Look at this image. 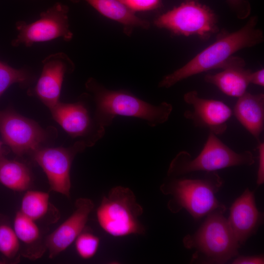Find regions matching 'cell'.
<instances>
[{
	"mask_svg": "<svg viewBox=\"0 0 264 264\" xmlns=\"http://www.w3.org/2000/svg\"><path fill=\"white\" fill-rule=\"evenodd\" d=\"M257 16L249 18L240 29L228 32L221 30L215 41L197 54L180 68L165 76L159 88H169L177 83L203 72L222 69L225 63L237 52L254 46L264 41L263 31L257 27Z\"/></svg>",
	"mask_w": 264,
	"mask_h": 264,
	"instance_id": "obj_1",
	"label": "cell"
},
{
	"mask_svg": "<svg viewBox=\"0 0 264 264\" xmlns=\"http://www.w3.org/2000/svg\"><path fill=\"white\" fill-rule=\"evenodd\" d=\"M86 87L93 95L96 106L95 121L101 127L110 125L115 116L121 115L143 119L154 127L166 122L173 110L171 104L163 102L154 105L128 91L108 89L92 78Z\"/></svg>",
	"mask_w": 264,
	"mask_h": 264,
	"instance_id": "obj_2",
	"label": "cell"
},
{
	"mask_svg": "<svg viewBox=\"0 0 264 264\" xmlns=\"http://www.w3.org/2000/svg\"><path fill=\"white\" fill-rule=\"evenodd\" d=\"M222 184L219 175L210 172L200 179L172 177L161 185L160 190L165 195L171 196L167 204L171 212L184 209L198 220L214 212H225V206L216 197Z\"/></svg>",
	"mask_w": 264,
	"mask_h": 264,
	"instance_id": "obj_3",
	"label": "cell"
},
{
	"mask_svg": "<svg viewBox=\"0 0 264 264\" xmlns=\"http://www.w3.org/2000/svg\"><path fill=\"white\" fill-rule=\"evenodd\" d=\"M255 162L249 151L237 153L210 132L200 153L195 158L186 151L179 152L172 160L167 172L175 177L197 171L215 172L236 166H251Z\"/></svg>",
	"mask_w": 264,
	"mask_h": 264,
	"instance_id": "obj_4",
	"label": "cell"
},
{
	"mask_svg": "<svg viewBox=\"0 0 264 264\" xmlns=\"http://www.w3.org/2000/svg\"><path fill=\"white\" fill-rule=\"evenodd\" d=\"M223 212H214L207 218L198 229L183 239L187 249H196L195 257L200 254L210 263L224 264L238 255L237 242Z\"/></svg>",
	"mask_w": 264,
	"mask_h": 264,
	"instance_id": "obj_5",
	"label": "cell"
},
{
	"mask_svg": "<svg viewBox=\"0 0 264 264\" xmlns=\"http://www.w3.org/2000/svg\"><path fill=\"white\" fill-rule=\"evenodd\" d=\"M143 212L132 191L118 186L103 197L97 210V218L103 229L113 236L143 235L145 229L139 220Z\"/></svg>",
	"mask_w": 264,
	"mask_h": 264,
	"instance_id": "obj_6",
	"label": "cell"
},
{
	"mask_svg": "<svg viewBox=\"0 0 264 264\" xmlns=\"http://www.w3.org/2000/svg\"><path fill=\"white\" fill-rule=\"evenodd\" d=\"M217 15L198 1H184L178 6L158 16L154 25L175 35L196 36L206 40L219 32Z\"/></svg>",
	"mask_w": 264,
	"mask_h": 264,
	"instance_id": "obj_7",
	"label": "cell"
},
{
	"mask_svg": "<svg viewBox=\"0 0 264 264\" xmlns=\"http://www.w3.org/2000/svg\"><path fill=\"white\" fill-rule=\"evenodd\" d=\"M68 11L67 5L58 2L42 12L40 18L33 22H17L16 28L19 34L12 41V45L14 46L23 45L29 47L35 43L47 42L57 38H62L66 42L70 41L73 38V33L69 28Z\"/></svg>",
	"mask_w": 264,
	"mask_h": 264,
	"instance_id": "obj_8",
	"label": "cell"
},
{
	"mask_svg": "<svg viewBox=\"0 0 264 264\" xmlns=\"http://www.w3.org/2000/svg\"><path fill=\"white\" fill-rule=\"evenodd\" d=\"M91 145L89 142L80 141L69 148H39L33 152L34 160L46 176L51 191L69 197L70 170L73 158L86 146Z\"/></svg>",
	"mask_w": 264,
	"mask_h": 264,
	"instance_id": "obj_9",
	"label": "cell"
},
{
	"mask_svg": "<svg viewBox=\"0 0 264 264\" xmlns=\"http://www.w3.org/2000/svg\"><path fill=\"white\" fill-rule=\"evenodd\" d=\"M0 133L4 143L19 155L34 152L47 137L36 122L10 110L0 111Z\"/></svg>",
	"mask_w": 264,
	"mask_h": 264,
	"instance_id": "obj_10",
	"label": "cell"
},
{
	"mask_svg": "<svg viewBox=\"0 0 264 264\" xmlns=\"http://www.w3.org/2000/svg\"><path fill=\"white\" fill-rule=\"evenodd\" d=\"M183 99L193 109L186 110L184 116L195 126L207 128L217 135L226 132L227 122L233 114L227 105L220 100L201 98L196 90L185 93Z\"/></svg>",
	"mask_w": 264,
	"mask_h": 264,
	"instance_id": "obj_11",
	"label": "cell"
},
{
	"mask_svg": "<svg viewBox=\"0 0 264 264\" xmlns=\"http://www.w3.org/2000/svg\"><path fill=\"white\" fill-rule=\"evenodd\" d=\"M42 64L41 74L33 91L50 109L59 102L64 76L74 70L75 65L63 52L49 55L43 60Z\"/></svg>",
	"mask_w": 264,
	"mask_h": 264,
	"instance_id": "obj_12",
	"label": "cell"
},
{
	"mask_svg": "<svg viewBox=\"0 0 264 264\" xmlns=\"http://www.w3.org/2000/svg\"><path fill=\"white\" fill-rule=\"evenodd\" d=\"M73 213L46 238L45 247L52 259L65 251L83 231L88 217L94 207L87 198L76 200Z\"/></svg>",
	"mask_w": 264,
	"mask_h": 264,
	"instance_id": "obj_13",
	"label": "cell"
},
{
	"mask_svg": "<svg viewBox=\"0 0 264 264\" xmlns=\"http://www.w3.org/2000/svg\"><path fill=\"white\" fill-rule=\"evenodd\" d=\"M227 220L240 246L256 233L263 222V215L256 206L253 191L246 188L235 200Z\"/></svg>",
	"mask_w": 264,
	"mask_h": 264,
	"instance_id": "obj_14",
	"label": "cell"
},
{
	"mask_svg": "<svg viewBox=\"0 0 264 264\" xmlns=\"http://www.w3.org/2000/svg\"><path fill=\"white\" fill-rule=\"evenodd\" d=\"M245 62L241 57L233 56L227 61L222 70L206 74L204 80L217 87L225 94L239 98L246 92L250 84L251 71L245 68Z\"/></svg>",
	"mask_w": 264,
	"mask_h": 264,
	"instance_id": "obj_15",
	"label": "cell"
},
{
	"mask_svg": "<svg viewBox=\"0 0 264 264\" xmlns=\"http://www.w3.org/2000/svg\"><path fill=\"white\" fill-rule=\"evenodd\" d=\"M50 110L54 119L72 137L84 136L93 127L89 112L82 102H59Z\"/></svg>",
	"mask_w": 264,
	"mask_h": 264,
	"instance_id": "obj_16",
	"label": "cell"
},
{
	"mask_svg": "<svg viewBox=\"0 0 264 264\" xmlns=\"http://www.w3.org/2000/svg\"><path fill=\"white\" fill-rule=\"evenodd\" d=\"M241 124L258 141L264 126V94L247 91L238 98L233 112Z\"/></svg>",
	"mask_w": 264,
	"mask_h": 264,
	"instance_id": "obj_17",
	"label": "cell"
},
{
	"mask_svg": "<svg viewBox=\"0 0 264 264\" xmlns=\"http://www.w3.org/2000/svg\"><path fill=\"white\" fill-rule=\"evenodd\" d=\"M77 3L82 0H69ZM101 14L121 23L127 35L132 33L135 27L148 29L150 27L149 21L136 16L134 12L117 0H83Z\"/></svg>",
	"mask_w": 264,
	"mask_h": 264,
	"instance_id": "obj_18",
	"label": "cell"
},
{
	"mask_svg": "<svg viewBox=\"0 0 264 264\" xmlns=\"http://www.w3.org/2000/svg\"><path fill=\"white\" fill-rule=\"evenodd\" d=\"M32 176L28 168L20 162L0 156V183L13 191H26L30 186Z\"/></svg>",
	"mask_w": 264,
	"mask_h": 264,
	"instance_id": "obj_19",
	"label": "cell"
},
{
	"mask_svg": "<svg viewBox=\"0 0 264 264\" xmlns=\"http://www.w3.org/2000/svg\"><path fill=\"white\" fill-rule=\"evenodd\" d=\"M52 207L47 193L30 190L22 197L20 211L36 221L44 218Z\"/></svg>",
	"mask_w": 264,
	"mask_h": 264,
	"instance_id": "obj_20",
	"label": "cell"
},
{
	"mask_svg": "<svg viewBox=\"0 0 264 264\" xmlns=\"http://www.w3.org/2000/svg\"><path fill=\"white\" fill-rule=\"evenodd\" d=\"M36 221L18 211L14 220L13 229L19 241L26 245L33 244L40 237Z\"/></svg>",
	"mask_w": 264,
	"mask_h": 264,
	"instance_id": "obj_21",
	"label": "cell"
},
{
	"mask_svg": "<svg viewBox=\"0 0 264 264\" xmlns=\"http://www.w3.org/2000/svg\"><path fill=\"white\" fill-rule=\"evenodd\" d=\"M33 76L25 68L16 69L0 61V96L12 84L26 86Z\"/></svg>",
	"mask_w": 264,
	"mask_h": 264,
	"instance_id": "obj_22",
	"label": "cell"
},
{
	"mask_svg": "<svg viewBox=\"0 0 264 264\" xmlns=\"http://www.w3.org/2000/svg\"><path fill=\"white\" fill-rule=\"evenodd\" d=\"M20 248V241L14 229L6 224H0V252L8 259H13Z\"/></svg>",
	"mask_w": 264,
	"mask_h": 264,
	"instance_id": "obj_23",
	"label": "cell"
},
{
	"mask_svg": "<svg viewBox=\"0 0 264 264\" xmlns=\"http://www.w3.org/2000/svg\"><path fill=\"white\" fill-rule=\"evenodd\" d=\"M99 244V238L88 232L83 231L75 240L77 253L84 259L93 257L97 251Z\"/></svg>",
	"mask_w": 264,
	"mask_h": 264,
	"instance_id": "obj_24",
	"label": "cell"
},
{
	"mask_svg": "<svg viewBox=\"0 0 264 264\" xmlns=\"http://www.w3.org/2000/svg\"><path fill=\"white\" fill-rule=\"evenodd\" d=\"M133 12L150 11L162 6V0H117Z\"/></svg>",
	"mask_w": 264,
	"mask_h": 264,
	"instance_id": "obj_25",
	"label": "cell"
},
{
	"mask_svg": "<svg viewBox=\"0 0 264 264\" xmlns=\"http://www.w3.org/2000/svg\"><path fill=\"white\" fill-rule=\"evenodd\" d=\"M230 9L240 20L249 16L251 11L250 2L247 0H226Z\"/></svg>",
	"mask_w": 264,
	"mask_h": 264,
	"instance_id": "obj_26",
	"label": "cell"
},
{
	"mask_svg": "<svg viewBox=\"0 0 264 264\" xmlns=\"http://www.w3.org/2000/svg\"><path fill=\"white\" fill-rule=\"evenodd\" d=\"M259 142L257 147L259 165L257 172V184L261 185L264 182V143Z\"/></svg>",
	"mask_w": 264,
	"mask_h": 264,
	"instance_id": "obj_27",
	"label": "cell"
},
{
	"mask_svg": "<svg viewBox=\"0 0 264 264\" xmlns=\"http://www.w3.org/2000/svg\"><path fill=\"white\" fill-rule=\"evenodd\" d=\"M233 264H263L264 258L262 255L255 256H240L235 259Z\"/></svg>",
	"mask_w": 264,
	"mask_h": 264,
	"instance_id": "obj_28",
	"label": "cell"
},
{
	"mask_svg": "<svg viewBox=\"0 0 264 264\" xmlns=\"http://www.w3.org/2000/svg\"><path fill=\"white\" fill-rule=\"evenodd\" d=\"M250 84L261 87L264 86V69L261 68L255 72H251L249 77Z\"/></svg>",
	"mask_w": 264,
	"mask_h": 264,
	"instance_id": "obj_29",
	"label": "cell"
},
{
	"mask_svg": "<svg viewBox=\"0 0 264 264\" xmlns=\"http://www.w3.org/2000/svg\"><path fill=\"white\" fill-rule=\"evenodd\" d=\"M3 155V152L2 149V143L0 141V156Z\"/></svg>",
	"mask_w": 264,
	"mask_h": 264,
	"instance_id": "obj_30",
	"label": "cell"
},
{
	"mask_svg": "<svg viewBox=\"0 0 264 264\" xmlns=\"http://www.w3.org/2000/svg\"><path fill=\"white\" fill-rule=\"evenodd\" d=\"M192 0L198 1V0H184V1H192Z\"/></svg>",
	"mask_w": 264,
	"mask_h": 264,
	"instance_id": "obj_31",
	"label": "cell"
}]
</instances>
